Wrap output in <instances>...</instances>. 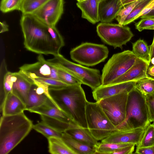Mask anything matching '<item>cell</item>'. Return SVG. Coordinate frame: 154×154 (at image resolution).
<instances>
[{
  "label": "cell",
  "mask_w": 154,
  "mask_h": 154,
  "mask_svg": "<svg viewBox=\"0 0 154 154\" xmlns=\"http://www.w3.org/2000/svg\"><path fill=\"white\" fill-rule=\"evenodd\" d=\"M20 24L28 50L39 54H59L65 45L63 39L56 26L44 23L32 14H22Z\"/></svg>",
  "instance_id": "obj_1"
},
{
  "label": "cell",
  "mask_w": 154,
  "mask_h": 154,
  "mask_svg": "<svg viewBox=\"0 0 154 154\" xmlns=\"http://www.w3.org/2000/svg\"><path fill=\"white\" fill-rule=\"evenodd\" d=\"M49 91L52 97L75 124L88 128L86 116L88 101L81 85L49 86Z\"/></svg>",
  "instance_id": "obj_2"
},
{
  "label": "cell",
  "mask_w": 154,
  "mask_h": 154,
  "mask_svg": "<svg viewBox=\"0 0 154 154\" xmlns=\"http://www.w3.org/2000/svg\"><path fill=\"white\" fill-rule=\"evenodd\" d=\"M33 125L23 112L2 115L0 120V154L10 152L28 134Z\"/></svg>",
  "instance_id": "obj_3"
},
{
  "label": "cell",
  "mask_w": 154,
  "mask_h": 154,
  "mask_svg": "<svg viewBox=\"0 0 154 154\" xmlns=\"http://www.w3.org/2000/svg\"><path fill=\"white\" fill-rule=\"evenodd\" d=\"M150 123L145 97L135 87L128 94L125 119L116 130L144 128Z\"/></svg>",
  "instance_id": "obj_4"
},
{
  "label": "cell",
  "mask_w": 154,
  "mask_h": 154,
  "mask_svg": "<svg viewBox=\"0 0 154 154\" xmlns=\"http://www.w3.org/2000/svg\"><path fill=\"white\" fill-rule=\"evenodd\" d=\"M86 116L88 128L97 141H101L116 130L98 102L88 101Z\"/></svg>",
  "instance_id": "obj_5"
},
{
  "label": "cell",
  "mask_w": 154,
  "mask_h": 154,
  "mask_svg": "<svg viewBox=\"0 0 154 154\" xmlns=\"http://www.w3.org/2000/svg\"><path fill=\"white\" fill-rule=\"evenodd\" d=\"M137 58L128 50L113 55L102 70L101 85H109L124 74L135 64Z\"/></svg>",
  "instance_id": "obj_6"
},
{
  "label": "cell",
  "mask_w": 154,
  "mask_h": 154,
  "mask_svg": "<svg viewBox=\"0 0 154 154\" xmlns=\"http://www.w3.org/2000/svg\"><path fill=\"white\" fill-rule=\"evenodd\" d=\"M47 60L70 72L80 80L82 84L94 91L101 85V75L98 69L89 68L73 63L60 53Z\"/></svg>",
  "instance_id": "obj_7"
},
{
  "label": "cell",
  "mask_w": 154,
  "mask_h": 154,
  "mask_svg": "<svg viewBox=\"0 0 154 154\" xmlns=\"http://www.w3.org/2000/svg\"><path fill=\"white\" fill-rule=\"evenodd\" d=\"M109 51L103 45L83 43L70 51V57L81 65L93 66L103 62L108 57Z\"/></svg>",
  "instance_id": "obj_8"
},
{
  "label": "cell",
  "mask_w": 154,
  "mask_h": 154,
  "mask_svg": "<svg viewBox=\"0 0 154 154\" xmlns=\"http://www.w3.org/2000/svg\"><path fill=\"white\" fill-rule=\"evenodd\" d=\"M96 31L103 42L115 48H122L134 36L129 27L119 23L101 22L97 25Z\"/></svg>",
  "instance_id": "obj_9"
},
{
  "label": "cell",
  "mask_w": 154,
  "mask_h": 154,
  "mask_svg": "<svg viewBox=\"0 0 154 154\" xmlns=\"http://www.w3.org/2000/svg\"><path fill=\"white\" fill-rule=\"evenodd\" d=\"M128 94H120L103 99L98 102L116 128L125 119Z\"/></svg>",
  "instance_id": "obj_10"
},
{
  "label": "cell",
  "mask_w": 154,
  "mask_h": 154,
  "mask_svg": "<svg viewBox=\"0 0 154 154\" xmlns=\"http://www.w3.org/2000/svg\"><path fill=\"white\" fill-rule=\"evenodd\" d=\"M38 60L33 63L24 64L20 67L19 71L32 80L39 78L60 80L56 66L46 60L42 54H39Z\"/></svg>",
  "instance_id": "obj_11"
},
{
  "label": "cell",
  "mask_w": 154,
  "mask_h": 154,
  "mask_svg": "<svg viewBox=\"0 0 154 154\" xmlns=\"http://www.w3.org/2000/svg\"><path fill=\"white\" fill-rule=\"evenodd\" d=\"M63 0H48L32 14L49 26H56L63 12Z\"/></svg>",
  "instance_id": "obj_12"
},
{
  "label": "cell",
  "mask_w": 154,
  "mask_h": 154,
  "mask_svg": "<svg viewBox=\"0 0 154 154\" xmlns=\"http://www.w3.org/2000/svg\"><path fill=\"white\" fill-rule=\"evenodd\" d=\"M137 82L131 81L107 86L101 85L93 91L94 99L98 102L105 98L123 93H128L135 87Z\"/></svg>",
  "instance_id": "obj_13"
},
{
  "label": "cell",
  "mask_w": 154,
  "mask_h": 154,
  "mask_svg": "<svg viewBox=\"0 0 154 154\" xmlns=\"http://www.w3.org/2000/svg\"><path fill=\"white\" fill-rule=\"evenodd\" d=\"M146 128L126 131L116 130L101 142L130 143L137 146Z\"/></svg>",
  "instance_id": "obj_14"
},
{
  "label": "cell",
  "mask_w": 154,
  "mask_h": 154,
  "mask_svg": "<svg viewBox=\"0 0 154 154\" xmlns=\"http://www.w3.org/2000/svg\"><path fill=\"white\" fill-rule=\"evenodd\" d=\"M28 111L40 115L48 116L76 125L59 106L54 103L48 98L42 105L29 109Z\"/></svg>",
  "instance_id": "obj_15"
},
{
  "label": "cell",
  "mask_w": 154,
  "mask_h": 154,
  "mask_svg": "<svg viewBox=\"0 0 154 154\" xmlns=\"http://www.w3.org/2000/svg\"><path fill=\"white\" fill-rule=\"evenodd\" d=\"M149 66L147 63L137 58L135 64L126 72L109 85L128 82H137L147 77V71Z\"/></svg>",
  "instance_id": "obj_16"
},
{
  "label": "cell",
  "mask_w": 154,
  "mask_h": 154,
  "mask_svg": "<svg viewBox=\"0 0 154 154\" xmlns=\"http://www.w3.org/2000/svg\"><path fill=\"white\" fill-rule=\"evenodd\" d=\"M26 109V104L22 99L15 92L12 91L5 97L0 105L2 115L17 114L23 112Z\"/></svg>",
  "instance_id": "obj_17"
},
{
  "label": "cell",
  "mask_w": 154,
  "mask_h": 154,
  "mask_svg": "<svg viewBox=\"0 0 154 154\" xmlns=\"http://www.w3.org/2000/svg\"><path fill=\"white\" fill-rule=\"evenodd\" d=\"M123 6L119 0H103L100 2L99 5V21L110 23Z\"/></svg>",
  "instance_id": "obj_18"
},
{
  "label": "cell",
  "mask_w": 154,
  "mask_h": 154,
  "mask_svg": "<svg viewBox=\"0 0 154 154\" xmlns=\"http://www.w3.org/2000/svg\"><path fill=\"white\" fill-rule=\"evenodd\" d=\"M98 0H84L78 2L77 7L82 11V17L94 24L99 22Z\"/></svg>",
  "instance_id": "obj_19"
},
{
  "label": "cell",
  "mask_w": 154,
  "mask_h": 154,
  "mask_svg": "<svg viewBox=\"0 0 154 154\" xmlns=\"http://www.w3.org/2000/svg\"><path fill=\"white\" fill-rule=\"evenodd\" d=\"M16 78L13 82L12 91L17 94L26 104L33 81L20 71L16 72Z\"/></svg>",
  "instance_id": "obj_20"
},
{
  "label": "cell",
  "mask_w": 154,
  "mask_h": 154,
  "mask_svg": "<svg viewBox=\"0 0 154 154\" xmlns=\"http://www.w3.org/2000/svg\"><path fill=\"white\" fill-rule=\"evenodd\" d=\"M65 132L77 140L91 146H96L98 143L88 128L76 126L69 128Z\"/></svg>",
  "instance_id": "obj_21"
},
{
  "label": "cell",
  "mask_w": 154,
  "mask_h": 154,
  "mask_svg": "<svg viewBox=\"0 0 154 154\" xmlns=\"http://www.w3.org/2000/svg\"><path fill=\"white\" fill-rule=\"evenodd\" d=\"M61 138L76 154H96L95 146H92L82 143L65 132L63 133Z\"/></svg>",
  "instance_id": "obj_22"
},
{
  "label": "cell",
  "mask_w": 154,
  "mask_h": 154,
  "mask_svg": "<svg viewBox=\"0 0 154 154\" xmlns=\"http://www.w3.org/2000/svg\"><path fill=\"white\" fill-rule=\"evenodd\" d=\"M49 152L52 154H76L62 138L51 137L48 139Z\"/></svg>",
  "instance_id": "obj_23"
},
{
  "label": "cell",
  "mask_w": 154,
  "mask_h": 154,
  "mask_svg": "<svg viewBox=\"0 0 154 154\" xmlns=\"http://www.w3.org/2000/svg\"><path fill=\"white\" fill-rule=\"evenodd\" d=\"M48 98L47 96L45 94H38L36 93L35 85L33 82L29 93L25 110L28 111L42 105L46 102Z\"/></svg>",
  "instance_id": "obj_24"
},
{
  "label": "cell",
  "mask_w": 154,
  "mask_h": 154,
  "mask_svg": "<svg viewBox=\"0 0 154 154\" xmlns=\"http://www.w3.org/2000/svg\"><path fill=\"white\" fill-rule=\"evenodd\" d=\"M132 51L138 58L146 62L150 65L151 59L149 48L143 40L139 39L132 44Z\"/></svg>",
  "instance_id": "obj_25"
},
{
  "label": "cell",
  "mask_w": 154,
  "mask_h": 154,
  "mask_svg": "<svg viewBox=\"0 0 154 154\" xmlns=\"http://www.w3.org/2000/svg\"><path fill=\"white\" fill-rule=\"evenodd\" d=\"M133 144L130 143L102 142L100 143H98L95 146L96 154H113L115 151L122 148Z\"/></svg>",
  "instance_id": "obj_26"
},
{
  "label": "cell",
  "mask_w": 154,
  "mask_h": 154,
  "mask_svg": "<svg viewBox=\"0 0 154 154\" xmlns=\"http://www.w3.org/2000/svg\"><path fill=\"white\" fill-rule=\"evenodd\" d=\"M40 116L42 121L61 133L65 132L71 127L77 126L57 119L44 115Z\"/></svg>",
  "instance_id": "obj_27"
},
{
  "label": "cell",
  "mask_w": 154,
  "mask_h": 154,
  "mask_svg": "<svg viewBox=\"0 0 154 154\" xmlns=\"http://www.w3.org/2000/svg\"><path fill=\"white\" fill-rule=\"evenodd\" d=\"M33 128L47 139L51 137L61 138L63 133L59 131L42 121L33 125Z\"/></svg>",
  "instance_id": "obj_28"
},
{
  "label": "cell",
  "mask_w": 154,
  "mask_h": 154,
  "mask_svg": "<svg viewBox=\"0 0 154 154\" xmlns=\"http://www.w3.org/2000/svg\"><path fill=\"white\" fill-rule=\"evenodd\" d=\"M48 0H23L20 11L22 14H32Z\"/></svg>",
  "instance_id": "obj_29"
},
{
  "label": "cell",
  "mask_w": 154,
  "mask_h": 154,
  "mask_svg": "<svg viewBox=\"0 0 154 154\" xmlns=\"http://www.w3.org/2000/svg\"><path fill=\"white\" fill-rule=\"evenodd\" d=\"M51 63L57 67L58 75L60 81L68 85H81L82 84L80 80L70 72L58 66Z\"/></svg>",
  "instance_id": "obj_30"
},
{
  "label": "cell",
  "mask_w": 154,
  "mask_h": 154,
  "mask_svg": "<svg viewBox=\"0 0 154 154\" xmlns=\"http://www.w3.org/2000/svg\"><path fill=\"white\" fill-rule=\"evenodd\" d=\"M135 88L145 96L154 93V79L146 77L136 82Z\"/></svg>",
  "instance_id": "obj_31"
},
{
  "label": "cell",
  "mask_w": 154,
  "mask_h": 154,
  "mask_svg": "<svg viewBox=\"0 0 154 154\" xmlns=\"http://www.w3.org/2000/svg\"><path fill=\"white\" fill-rule=\"evenodd\" d=\"M154 146V124H149L146 128L137 147L140 148Z\"/></svg>",
  "instance_id": "obj_32"
},
{
  "label": "cell",
  "mask_w": 154,
  "mask_h": 154,
  "mask_svg": "<svg viewBox=\"0 0 154 154\" xmlns=\"http://www.w3.org/2000/svg\"><path fill=\"white\" fill-rule=\"evenodd\" d=\"M23 0H1L0 9L6 13L14 10L20 11Z\"/></svg>",
  "instance_id": "obj_33"
},
{
  "label": "cell",
  "mask_w": 154,
  "mask_h": 154,
  "mask_svg": "<svg viewBox=\"0 0 154 154\" xmlns=\"http://www.w3.org/2000/svg\"><path fill=\"white\" fill-rule=\"evenodd\" d=\"M141 1L138 0L131 3L122 8L118 13L115 18L118 23L123 25L125 20L135 6Z\"/></svg>",
  "instance_id": "obj_34"
},
{
  "label": "cell",
  "mask_w": 154,
  "mask_h": 154,
  "mask_svg": "<svg viewBox=\"0 0 154 154\" xmlns=\"http://www.w3.org/2000/svg\"><path fill=\"white\" fill-rule=\"evenodd\" d=\"M152 0H141L135 6L132 11L126 18L123 24L125 26L133 22L134 18Z\"/></svg>",
  "instance_id": "obj_35"
},
{
  "label": "cell",
  "mask_w": 154,
  "mask_h": 154,
  "mask_svg": "<svg viewBox=\"0 0 154 154\" xmlns=\"http://www.w3.org/2000/svg\"><path fill=\"white\" fill-rule=\"evenodd\" d=\"M135 26L139 32L144 29L154 30V18H142L135 23Z\"/></svg>",
  "instance_id": "obj_36"
},
{
  "label": "cell",
  "mask_w": 154,
  "mask_h": 154,
  "mask_svg": "<svg viewBox=\"0 0 154 154\" xmlns=\"http://www.w3.org/2000/svg\"><path fill=\"white\" fill-rule=\"evenodd\" d=\"M32 80L46 84L53 87H63L68 85L62 81L53 79L39 78Z\"/></svg>",
  "instance_id": "obj_37"
},
{
  "label": "cell",
  "mask_w": 154,
  "mask_h": 154,
  "mask_svg": "<svg viewBox=\"0 0 154 154\" xmlns=\"http://www.w3.org/2000/svg\"><path fill=\"white\" fill-rule=\"evenodd\" d=\"M145 97L150 121L154 124V93Z\"/></svg>",
  "instance_id": "obj_38"
},
{
  "label": "cell",
  "mask_w": 154,
  "mask_h": 154,
  "mask_svg": "<svg viewBox=\"0 0 154 154\" xmlns=\"http://www.w3.org/2000/svg\"><path fill=\"white\" fill-rule=\"evenodd\" d=\"M154 7V0L151 1L133 19V22L141 17L149 13Z\"/></svg>",
  "instance_id": "obj_39"
},
{
  "label": "cell",
  "mask_w": 154,
  "mask_h": 154,
  "mask_svg": "<svg viewBox=\"0 0 154 154\" xmlns=\"http://www.w3.org/2000/svg\"><path fill=\"white\" fill-rule=\"evenodd\" d=\"M135 145L133 144L122 148L114 152L113 154H131L134 151Z\"/></svg>",
  "instance_id": "obj_40"
},
{
  "label": "cell",
  "mask_w": 154,
  "mask_h": 154,
  "mask_svg": "<svg viewBox=\"0 0 154 154\" xmlns=\"http://www.w3.org/2000/svg\"><path fill=\"white\" fill-rule=\"evenodd\" d=\"M134 153L137 154H154V146L140 148L137 147Z\"/></svg>",
  "instance_id": "obj_41"
},
{
  "label": "cell",
  "mask_w": 154,
  "mask_h": 154,
  "mask_svg": "<svg viewBox=\"0 0 154 154\" xmlns=\"http://www.w3.org/2000/svg\"><path fill=\"white\" fill-rule=\"evenodd\" d=\"M147 75L148 77H154V65L149 66L147 71Z\"/></svg>",
  "instance_id": "obj_42"
},
{
  "label": "cell",
  "mask_w": 154,
  "mask_h": 154,
  "mask_svg": "<svg viewBox=\"0 0 154 154\" xmlns=\"http://www.w3.org/2000/svg\"><path fill=\"white\" fill-rule=\"evenodd\" d=\"M8 30V26L5 22H0V33Z\"/></svg>",
  "instance_id": "obj_43"
},
{
  "label": "cell",
  "mask_w": 154,
  "mask_h": 154,
  "mask_svg": "<svg viewBox=\"0 0 154 154\" xmlns=\"http://www.w3.org/2000/svg\"><path fill=\"white\" fill-rule=\"evenodd\" d=\"M140 18L141 19L154 18V7L149 13Z\"/></svg>",
  "instance_id": "obj_44"
},
{
  "label": "cell",
  "mask_w": 154,
  "mask_h": 154,
  "mask_svg": "<svg viewBox=\"0 0 154 154\" xmlns=\"http://www.w3.org/2000/svg\"><path fill=\"white\" fill-rule=\"evenodd\" d=\"M149 51L150 59L154 57V36L152 44L149 46Z\"/></svg>",
  "instance_id": "obj_45"
},
{
  "label": "cell",
  "mask_w": 154,
  "mask_h": 154,
  "mask_svg": "<svg viewBox=\"0 0 154 154\" xmlns=\"http://www.w3.org/2000/svg\"><path fill=\"white\" fill-rule=\"evenodd\" d=\"M137 0H125L122 3V4L123 6L124 7L126 5Z\"/></svg>",
  "instance_id": "obj_46"
},
{
  "label": "cell",
  "mask_w": 154,
  "mask_h": 154,
  "mask_svg": "<svg viewBox=\"0 0 154 154\" xmlns=\"http://www.w3.org/2000/svg\"><path fill=\"white\" fill-rule=\"evenodd\" d=\"M150 63L152 65H154V57L151 59Z\"/></svg>",
  "instance_id": "obj_47"
},
{
  "label": "cell",
  "mask_w": 154,
  "mask_h": 154,
  "mask_svg": "<svg viewBox=\"0 0 154 154\" xmlns=\"http://www.w3.org/2000/svg\"><path fill=\"white\" fill-rule=\"evenodd\" d=\"M120 0V1L122 5V3L124 1H125V0Z\"/></svg>",
  "instance_id": "obj_48"
},
{
  "label": "cell",
  "mask_w": 154,
  "mask_h": 154,
  "mask_svg": "<svg viewBox=\"0 0 154 154\" xmlns=\"http://www.w3.org/2000/svg\"><path fill=\"white\" fill-rule=\"evenodd\" d=\"M78 2H81V1H83L84 0H77Z\"/></svg>",
  "instance_id": "obj_49"
},
{
  "label": "cell",
  "mask_w": 154,
  "mask_h": 154,
  "mask_svg": "<svg viewBox=\"0 0 154 154\" xmlns=\"http://www.w3.org/2000/svg\"><path fill=\"white\" fill-rule=\"evenodd\" d=\"M100 2L103 0H98Z\"/></svg>",
  "instance_id": "obj_50"
},
{
  "label": "cell",
  "mask_w": 154,
  "mask_h": 154,
  "mask_svg": "<svg viewBox=\"0 0 154 154\" xmlns=\"http://www.w3.org/2000/svg\"><path fill=\"white\" fill-rule=\"evenodd\" d=\"M152 78V79H154V77H153V78Z\"/></svg>",
  "instance_id": "obj_51"
}]
</instances>
